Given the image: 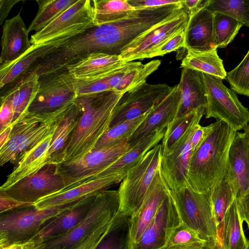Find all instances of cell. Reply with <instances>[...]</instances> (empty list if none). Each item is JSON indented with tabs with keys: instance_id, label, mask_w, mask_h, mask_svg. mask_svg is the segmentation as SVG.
Listing matches in <instances>:
<instances>
[{
	"instance_id": "ffe728a7",
	"label": "cell",
	"mask_w": 249,
	"mask_h": 249,
	"mask_svg": "<svg viewBox=\"0 0 249 249\" xmlns=\"http://www.w3.org/2000/svg\"><path fill=\"white\" fill-rule=\"evenodd\" d=\"M168 190V187L159 165L141 206L137 212L131 216L132 244L137 242L155 216L167 195Z\"/></svg>"
},
{
	"instance_id": "ee69618b",
	"label": "cell",
	"mask_w": 249,
	"mask_h": 249,
	"mask_svg": "<svg viewBox=\"0 0 249 249\" xmlns=\"http://www.w3.org/2000/svg\"><path fill=\"white\" fill-rule=\"evenodd\" d=\"M0 133L12 124L14 110L11 100L6 95H0Z\"/></svg>"
},
{
	"instance_id": "74e56055",
	"label": "cell",
	"mask_w": 249,
	"mask_h": 249,
	"mask_svg": "<svg viewBox=\"0 0 249 249\" xmlns=\"http://www.w3.org/2000/svg\"><path fill=\"white\" fill-rule=\"evenodd\" d=\"M147 113L109 127L97 142L93 149L112 146L128 140L144 120Z\"/></svg>"
},
{
	"instance_id": "cb8c5ba5",
	"label": "cell",
	"mask_w": 249,
	"mask_h": 249,
	"mask_svg": "<svg viewBox=\"0 0 249 249\" xmlns=\"http://www.w3.org/2000/svg\"><path fill=\"white\" fill-rule=\"evenodd\" d=\"M95 196L50 220L29 241L39 245L68 232L86 217Z\"/></svg>"
},
{
	"instance_id": "9f6ffc18",
	"label": "cell",
	"mask_w": 249,
	"mask_h": 249,
	"mask_svg": "<svg viewBox=\"0 0 249 249\" xmlns=\"http://www.w3.org/2000/svg\"><path fill=\"white\" fill-rule=\"evenodd\" d=\"M244 25L249 27V5L246 12Z\"/></svg>"
},
{
	"instance_id": "d6986e66",
	"label": "cell",
	"mask_w": 249,
	"mask_h": 249,
	"mask_svg": "<svg viewBox=\"0 0 249 249\" xmlns=\"http://www.w3.org/2000/svg\"><path fill=\"white\" fill-rule=\"evenodd\" d=\"M71 38L66 37L39 45H32L28 50L16 60L0 65V89L18 80Z\"/></svg>"
},
{
	"instance_id": "b9f144b4",
	"label": "cell",
	"mask_w": 249,
	"mask_h": 249,
	"mask_svg": "<svg viewBox=\"0 0 249 249\" xmlns=\"http://www.w3.org/2000/svg\"><path fill=\"white\" fill-rule=\"evenodd\" d=\"M226 78L234 92L249 97V50L240 63L227 73Z\"/></svg>"
},
{
	"instance_id": "f5cc1de1",
	"label": "cell",
	"mask_w": 249,
	"mask_h": 249,
	"mask_svg": "<svg viewBox=\"0 0 249 249\" xmlns=\"http://www.w3.org/2000/svg\"><path fill=\"white\" fill-rule=\"evenodd\" d=\"M36 245L31 241L15 243L0 249H32Z\"/></svg>"
},
{
	"instance_id": "3957f363",
	"label": "cell",
	"mask_w": 249,
	"mask_h": 249,
	"mask_svg": "<svg viewBox=\"0 0 249 249\" xmlns=\"http://www.w3.org/2000/svg\"><path fill=\"white\" fill-rule=\"evenodd\" d=\"M70 106L49 115L21 116L12 124L9 138L0 148V165L18 164L28 151L53 134Z\"/></svg>"
},
{
	"instance_id": "ab89813d",
	"label": "cell",
	"mask_w": 249,
	"mask_h": 249,
	"mask_svg": "<svg viewBox=\"0 0 249 249\" xmlns=\"http://www.w3.org/2000/svg\"><path fill=\"white\" fill-rule=\"evenodd\" d=\"M209 245L196 231L181 223L162 249H197Z\"/></svg>"
},
{
	"instance_id": "603a6c76",
	"label": "cell",
	"mask_w": 249,
	"mask_h": 249,
	"mask_svg": "<svg viewBox=\"0 0 249 249\" xmlns=\"http://www.w3.org/2000/svg\"><path fill=\"white\" fill-rule=\"evenodd\" d=\"M28 34L20 12L5 21L0 42V66L16 60L31 48Z\"/></svg>"
},
{
	"instance_id": "db71d44e",
	"label": "cell",
	"mask_w": 249,
	"mask_h": 249,
	"mask_svg": "<svg viewBox=\"0 0 249 249\" xmlns=\"http://www.w3.org/2000/svg\"><path fill=\"white\" fill-rule=\"evenodd\" d=\"M12 128V125H10L0 133V148L7 141L11 132Z\"/></svg>"
},
{
	"instance_id": "4fadbf2b",
	"label": "cell",
	"mask_w": 249,
	"mask_h": 249,
	"mask_svg": "<svg viewBox=\"0 0 249 249\" xmlns=\"http://www.w3.org/2000/svg\"><path fill=\"white\" fill-rule=\"evenodd\" d=\"M65 188V182L59 171L58 164H47L2 191L15 199L35 204L41 199L63 191Z\"/></svg>"
},
{
	"instance_id": "1f68e13d",
	"label": "cell",
	"mask_w": 249,
	"mask_h": 249,
	"mask_svg": "<svg viewBox=\"0 0 249 249\" xmlns=\"http://www.w3.org/2000/svg\"><path fill=\"white\" fill-rule=\"evenodd\" d=\"M131 216L119 211L95 249H132Z\"/></svg>"
},
{
	"instance_id": "6f0895ef",
	"label": "cell",
	"mask_w": 249,
	"mask_h": 249,
	"mask_svg": "<svg viewBox=\"0 0 249 249\" xmlns=\"http://www.w3.org/2000/svg\"><path fill=\"white\" fill-rule=\"evenodd\" d=\"M197 249H220L217 247H213L209 246H206L203 248Z\"/></svg>"
},
{
	"instance_id": "4dcf8cb0",
	"label": "cell",
	"mask_w": 249,
	"mask_h": 249,
	"mask_svg": "<svg viewBox=\"0 0 249 249\" xmlns=\"http://www.w3.org/2000/svg\"><path fill=\"white\" fill-rule=\"evenodd\" d=\"M240 219L236 197L227 210L221 234V249H247L249 240L246 238Z\"/></svg>"
},
{
	"instance_id": "4316f807",
	"label": "cell",
	"mask_w": 249,
	"mask_h": 249,
	"mask_svg": "<svg viewBox=\"0 0 249 249\" xmlns=\"http://www.w3.org/2000/svg\"><path fill=\"white\" fill-rule=\"evenodd\" d=\"M165 129L154 131L136 142L114 163L90 180L116 173H126L134 166L148 151L162 141Z\"/></svg>"
},
{
	"instance_id": "7dc6e473",
	"label": "cell",
	"mask_w": 249,
	"mask_h": 249,
	"mask_svg": "<svg viewBox=\"0 0 249 249\" xmlns=\"http://www.w3.org/2000/svg\"><path fill=\"white\" fill-rule=\"evenodd\" d=\"M135 9L155 8L180 2V0H127Z\"/></svg>"
},
{
	"instance_id": "277c9868",
	"label": "cell",
	"mask_w": 249,
	"mask_h": 249,
	"mask_svg": "<svg viewBox=\"0 0 249 249\" xmlns=\"http://www.w3.org/2000/svg\"><path fill=\"white\" fill-rule=\"evenodd\" d=\"M119 210L118 190H103L94 197L88 213L75 227L65 234L36 245L32 249H71L96 230L110 224Z\"/></svg>"
},
{
	"instance_id": "d4e9b609",
	"label": "cell",
	"mask_w": 249,
	"mask_h": 249,
	"mask_svg": "<svg viewBox=\"0 0 249 249\" xmlns=\"http://www.w3.org/2000/svg\"><path fill=\"white\" fill-rule=\"evenodd\" d=\"M181 97L176 118L205 108L206 94L202 72L183 68L180 81Z\"/></svg>"
},
{
	"instance_id": "836d02e7",
	"label": "cell",
	"mask_w": 249,
	"mask_h": 249,
	"mask_svg": "<svg viewBox=\"0 0 249 249\" xmlns=\"http://www.w3.org/2000/svg\"><path fill=\"white\" fill-rule=\"evenodd\" d=\"M91 3L96 27L121 20L135 10L127 0H93Z\"/></svg>"
},
{
	"instance_id": "7402d4cb",
	"label": "cell",
	"mask_w": 249,
	"mask_h": 249,
	"mask_svg": "<svg viewBox=\"0 0 249 249\" xmlns=\"http://www.w3.org/2000/svg\"><path fill=\"white\" fill-rule=\"evenodd\" d=\"M214 13L203 8L189 18L184 30L187 51L205 52L216 50L213 32Z\"/></svg>"
},
{
	"instance_id": "f6af8a7d",
	"label": "cell",
	"mask_w": 249,
	"mask_h": 249,
	"mask_svg": "<svg viewBox=\"0 0 249 249\" xmlns=\"http://www.w3.org/2000/svg\"><path fill=\"white\" fill-rule=\"evenodd\" d=\"M35 204L22 202L15 199L3 191L0 190V214L13 211L34 207Z\"/></svg>"
},
{
	"instance_id": "816d5d0a",
	"label": "cell",
	"mask_w": 249,
	"mask_h": 249,
	"mask_svg": "<svg viewBox=\"0 0 249 249\" xmlns=\"http://www.w3.org/2000/svg\"><path fill=\"white\" fill-rule=\"evenodd\" d=\"M20 1V0H0V24L3 23L12 7Z\"/></svg>"
},
{
	"instance_id": "e0dca14e",
	"label": "cell",
	"mask_w": 249,
	"mask_h": 249,
	"mask_svg": "<svg viewBox=\"0 0 249 249\" xmlns=\"http://www.w3.org/2000/svg\"><path fill=\"white\" fill-rule=\"evenodd\" d=\"M181 97L179 84L147 114L144 120L128 140L130 146L150 133L166 129L177 116Z\"/></svg>"
},
{
	"instance_id": "f546056e",
	"label": "cell",
	"mask_w": 249,
	"mask_h": 249,
	"mask_svg": "<svg viewBox=\"0 0 249 249\" xmlns=\"http://www.w3.org/2000/svg\"><path fill=\"white\" fill-rule=\"evenodd\" d=\"M125 63L120 59L119 55L95 53L69 66L67 70L73 77L81 79L114 70Z\"/></svg>"
},
{
	"instance_id": "8fae6325",
	"label": "cell",
	"mask_w": 249,
	"mask_h": 249,
	"mask_svg": "<svg viewBox=\"0 0 249 249\" xmlns=\"http://www.w3.org/2000/svg\"><path fill=\"white\" fill-rule=\"evenodd\" d=\"M39 88L28 113L49 115L71 105L77 97L73 77L67 70L39 78Z\"/></svg>"
},
{
	"instance_id": "5bb4252c",
	"label": "cell",
	"mask_w": 249,
	"mask_h": 249,
	"mask_svg": "<svg viewBox=\"0 0 249 249\" xmlns=\"http://www.w3.org/2000/svg\"><path fill=\"white\" fill-rule=\"evenodd\" d=\"M166 84L146 82L126 92L118 102L109 127L147 113L171 90Z\"/></svg>"
},
{
	"instance_id": "83f0119b",
	"label": "cell",
	"mask_w": 249,
	"mask_h": 249,
	"mask_svg": "<svg viewBox=\"0 0 249 249\" xmlns=\"http://www.w3.org/2000/svg\"><path fill=\"white\" fill-rule=\"evenodd\" d=\"M53 134H51L28 151L7 178L0 190H4L23 178L32 175L46 164Z\"/></svg>"
},
{
	"instance_id": "d590c367",
	"label": "cell",
	"mask_w": 249,
	"mask_h": 249,
	"mask_svg": "<svg viewBox=\"0 0 249 249\" xmlns=\"http://www.w3.org/2000/svg\"><path fill=\"white\" fill-rule=\"evenodd\" d=\"M205 108L176 118L167 126L161 141L162 155L169 154L193 123L205 113Z\"/></svg>"
},
{
	"instance_id": "44dd1931",
	"label": "cell",
	"mask_w": 249,
	"mask_h": 249,
	"mask_svg": "<svg viewBox=\"0 0 249 249\" xmlns=\"http://www.w3.org/2000/svg\"><path fill=\"white\" fill-rule=\"evenodd\" d=\"M229 168L226 177L236 198L249 187V147L244 133L237 132L229 152Z\"/></svg>"
},
{
	"instance_id": "681fc988",
	"label": "cell",
	"mask_w": 249,
	"mask_h": 249,
	"mask_svg": "<svg viewBox=\"0 0 249 249\" xmlns=\"http://www.w3.org/2000/svg\"><path fill=\"white\" fill-rule=\"evenodd\" d=\"M210 0H180L182 9L187 14L189 18L200 10L207 8Z\"/></svg>"
},
{
	"instance_id": "f35d334b",
	"label": "cell",
	"mask_w": 249,
	"mask_h": 249,
	"mask_svg": "<svg viewBox=\"0 0 249 249\" xmlns=\"http://www.w3.org/2000/svg\"><path fill=\"white\" fill-rule=\"evenodd\" d=\"M214 13L213 32L215 45L225 48L234 38L243 23L220 13Z\"/></svg>"
},
{
	"instance_id": "ac0fdd59",
	"label": "cell",
	"mask_w": 249,
	"mask_h": 249,
	"mask_svg": "<svg viewBox=\"0 0 249 249\" xmlns=\"http://www.w3.org/2000/svg\"><path fill=\"white\" fill-rule=\"evenodd\" d=\"M126 173H116L93 178L36 202L34 207L43 209L60 206L94 196L114 184L121 182Z\"/></svg>"
},
{
	"instance_id": "e575fe53",
	"label": "cell",
	"mask_w": 249,
	"mask_h": 249,
	"mask_svg": "<svg viewBox=\"0 0 249 249\" xmlns=\"http://www.w3.org/2000/svg\"><path fill=\"white\" fill-rule=\"evenodd\" d=\"M235 196L228 179L225 178L209 192V198L213 216L217 231V237L221 248V234L226 212Z\"/></svg>"
},
{
	"instance_id": "c3c4849f",
	"label": "cell",
	"mask_w": 249,
	"mask_h": 249,
	"mask_svg": "<svg viewBox=\"0 0 249 249\" xmlns=\"http://www.w3.org/2000/svg\"><path fill=\"white\" fill-rule=\"evenodd\" d=\"M213 126V123L206 126H202L200 124L198 125L191 139L193 154L211 132Z\"/></svg>"
},
{
	"instance_id": "6da1fadb",
	"label": "cell",
	"mask_w": 249,
	"mask_h": 249,
	"mask_svg": "<svg viewBox=\"0 0 249 249\" xmlns=\"http://www.w3.org/2000/svg\"><path fill=\"white\" fill-rule=\"evenodd\" d=\"M124 93L112 90L77 96V124L67 146L64 162H70L91 151L108 129L115 108Z\"/></svg>"
},
{
	"instance_id": "680465c9",
	"label": "cell",
	"mask_w": 249,
	"mask_h": 249,
	"mask_svg": "<svg viewBox=\"0 0 249 249\" xmlns=\"http://www.w3.org/2000/svg\"><path fill=\"white\" fill-rule=\"evenodd\" d=\"M247 249H249V245H248Z\"/></svg>"
},
{
	"instance_id": "d6a6232c",
	"label": "cell",
	"mask_w": 249,
	"mask_h": 249,
	"mask_svg": "<svg viewBox=\"0 0 249 249\" xmlns=\"http://www.w3.org/2000/svg\"><path fill=\"white\" fill-rule=\"evenodd\" d=\"M181 66L218 77L222 79H225L227 76L223 60L218 56L216 50L205 52L187 51L181 61Z\"/></svg>"
},
{
	"instance_id": "11a10c76",
	"label": "cell",
	"mask_w": 249,
	"mask_h": 249,
	"mask_svg": "<svg viewBox=\"0 0 249 249\" xmlns=\"http://www.w3.org/2000/svg\"><path fill=\"white\" fill-rule=\"evenodd\" d=\"M243 132L245 134L248 143L249 147V123L244 128Z\"/></svg>"
},
{
	"instance_id": "8d00e7d4",
	"label": "cell",
	"mask_w": 249,
	"mask_h": 249,
	"mask_svg": "<svg viewBox=\"0 0 249 249\" xmlns=\"http://www.w3.org/2000/svg\"><path fill=\"white\" fill-rule=\"evenodd\" d=\"M77 0H37V14L28 28V31L38 32L56 18L76 2Z\"/></svg>"
},
{
	"instance_id": "7bdbcfd3",
	"label": "cell",
	"mask_w": 249,
	"mask_h": 249,
	"mask_svg": "<svg viewBox=\"0 0 249 249\" xmlns=\"http://www.w3.org/2000/svg\"><path fill=\"white\" fill-rule=\"evenodd\" d=\"M111 223L96 230L81 240L71 249H95Z\"/></svg>"
},
{
	"instance_id": "7c38bea8",
	"label": "cell",
	"mask_w": 249,
	"mask_h": 249,
	"mask_svg": "<svg viewBox=\"0 0 249 249\" xmlns=\"http://www.w3.org/2000/svg\"><path fill=\"white\" fill-rule=\"evenodd\" d=\"M189 17L182 9L137 38L121 51L120 59L125 62L149 58V56L187 26Z\"/></svg>"
},
{
	"instance_id": "5b68a950",
	"label": "cell",
	"mask_w": 249,
	"mask_h": 249,
	"mask_svg": "<svg viewBox=\"0 0 249 249\" xmlns=\"http://www.w3.org/2000/svg\"><path fill=\"white\" fill-rule=\"evenodd\" d=\"M168 193L175 204L181 223L196 231L209 246L221 249L209 193H199L187 186L178 190L168 188Z\"/></svg>"
},
{
	"instance_id": "7a4b0ae2",
	"label": "cell",
	"mask_w": 249,
	"mask_h": 249,
	"mask_svg": "<svg viewBox=\"0 0 249 249\" xmlns=\"http://www.w3.org/2000/svg\"><path fill=\"white\" fill-rule=\"evenodd\" d=\"M237 131L228 123L216 120L213 126L192 155L187 183L194 191L207 194L226 177L229 152Z\"/></svg>"
},
{
	"instance_id": "bcb514c9",
	"label": "cell",
	"mask_w": 249,
	"mask_h": 249,
	"mask_svg": "<svg viewBox=\"0 0 249 249\" xmlns=\"http://www.w3.org/2000/svg\"><path fill=\"white\" fill-rule=\"evenodd\" d=\"M184 47V30L173 36L166 43L152 53L149 58L162 56Z\"/></svg>"
},
{
	"instance_id": "52a82bcc",
	"label": "cell",
	"mask_w": 249,
	"mask_h": 249,
	"mask_svg": "<svg viewBox=\"0 0 249 249\" xmlns=\"http://www.w3.org/2000/svg\"><path fill=\"white\" fill-rule=\"evenodd\" d=\"M161 156L162 146L159 143L126 172L118 190L120 211L132 216L139 210L159 167Z\"/></svg>"
},
{
	"instance_id": "2e32d148",
	"label": "cell",
	"mask_w": 249,
	"mask_h": 249,
	"mask_svg": "<svg viewBox=\"0 0 249 249\" xmlns=\"http://www.w3.org/2000/svg\"><path fill=\"white\" fill-rule=\"evenodd\" d=\"M180 224L177 210L168 190L155 216L137 242L132 244V249H163L175 229Z\"/></svg>"
},
{
	"instance_id": "ba28073f",
	"label": "cell",
	"mask_w": 249,
	"mask_h": 249,
	"mask_svg": "<svg viewBox=\"0 0 249 249\" xmlns=\"http://www.w3.org/2000/svg\"><path fill=\"white\" fill-rule=\"evenodd\" d=\"M207 105L205 118L221 120L237 132L249 123V110L240 102L235 92L226 87L219 77L203 73Z\"/></svg>"
},
{
	"instance_id": "f907efd6",
	"label": "cell",
	"mask_w": 249,
	"mask_h": 249,
	"mask_svg": "<svg viewBox=\"0 0 249 249\" xmlns=\"http://www.w3.org/2000/svg\"><path fill=\"white\" fill-rule=\"evenodd\" d=\"M236 201L240 219L249 228V187L242 196L236 198Z\"/></svg>"
},
{
	"instance_id": "484cf974",
	"label": "cell",
	"mask_w": 249,
	"mask_h": 249,
	"mask_svg": "<svg viewBox=\"0 0 249 249\" xmlns=\"http://www.w3.org/2000/svg\"><path fill=\"white\" fill-rule=\"evenodd\" d=\"M39 85V76L36 73L30 72L9 85L10 88L1 93L8 97L12 103L14 110L12 124L28 113V108L38 92Z\"/></svg>"
},
{
	"instance_id": "30bf717a",
	"label": "cell",
	"mask_w": 249,
	"mask_h": 249,
	"mask_svg": "<svg viewBox=\"0 0 249 249\" xmlns=\"http://www.w3.org/2000/svg\"><path fill=\"white\" fill-rule=\"evenodd\" d=\"M95 27L90 0H77L62 14L31 36L32 45H39L66 37H74Z\"/></svg>"
},
{
	"instance_id": "8992f818",
	"label": "cell",
	"mask_w": 249,
	"mask_h": 249,
	"mask_svg": "<svg viewBox=\"0 0 249 249\" xmlns=\"http://www.w3.org/2000/svg\"><path fill=\"white\" fill-rule=\"evenodd\" d=\"M87 198L46 209H38L34 207L0 214V248L15 243L29 241L50 220L80 204Z\"/></svg>"
},
{
	"instance_id": "f1b7e54d",
	"label": "cell",
	"mask_w": 249,
	"mask_h": 249,
	"mask_svg": "<svg viewBox=\"0 0 249 249\" xmlns=\"http://www.w3.org/2000/svg\"><path fill=\"white\" fill-rule=\"evenodd\" d=\"M78 116V108L73 102L53 134L46 164H59L64 162L66 147L77 124Z\"/></svg>"
},
{
	"instance_id": "60d3db41",
	"label": "cell",
	"mask_w": 249,
	"mask_h": 249,
	"mask_svg": "<svg viewBox=\"0 0 249 249\" xmlns=\"http://www.w3.org/2000/svg\"><path fill=\"white\" fill-rule=\"evenodd\" d=\"M249 0H210L206 8L213 13H220L238 20L244 25Z\"/></svg>"
},
{
	"instance_id": "9a60e30c",
	"label": "cell",
	"mask_w": 249,
	"mask_h": 249,
	"mask_svg": "<svg viewBox=\"0 0 249 249\" xmlns=\"http://www.w3.org/2000/svg\"><path fill=\"white\" fill-rule=\"evenodd\" d=\"M202 118L197 119L168 154L162 155L160 169L169 189L178 190L188 186L187 173L193 155L191 139Z\"/></svg>"
},
{
	"instance_id": "9c48e42d",
	"label": "cell",
	"mask_w": 249,
	"mask_h": 249,
	"mask_svg": "<svg viewBox=\"0 0 249 249\" xmlns=\"http://www.w3.org/2000/svg\"><path fill=\"white\" fill-rule=\"evenodd\" d=\"M131 147L128 140H125L112 146L93 149L71 161L58 164L65 182L64 190L90 180L114 163Z\"/></svg>"
}]
</instances>
